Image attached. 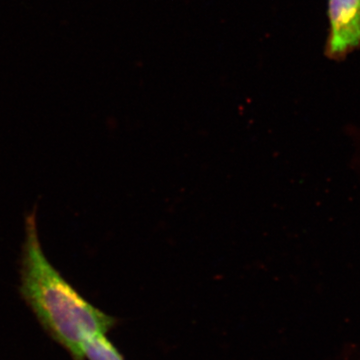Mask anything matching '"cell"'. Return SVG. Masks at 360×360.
Instances as JSON below:
<instances>
[{
  "instance_id": "cell-1",
  "label": "cell",
  "mask_w": 360,
  "mask_h": 360,
  "mask_svg": "<svg viewBox=\"0 0 360 360\" xmlns=\"http://www.w3.org/2000/svg\"><path fill=\"white\" fill-rule=\"evenodd\" d=\"M20 292L45 333L73 360H85L84 341L98 333L106 335L117 322L84 300L45 257L35 210L25 220Z\"/></svg>"
},
{
  "instance_id": "cell-2",
  "label": "cell",
  "mask_w": 360,
  "mask_h": 360,
  "mask_svg": "<svg viewBox=\"0 0 360 360\" xmlns=\"http://www.w3.org/2000/svg\"><path fill=\"white\" fill-rule=\"evenodd\" d=\"M326 56L340 60L360 47V0H328Z\"/></svg>"
}]
</instances>
